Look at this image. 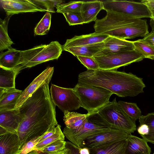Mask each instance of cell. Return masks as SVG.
<instances>
[{
    "instance_id": "1",
    "label": "cell",
    "mask_w": 154,
    "mask_h": 154,
    "mask_svg": "<svg viewBox=\"0 0 154 154\" xmlns=\"http://www.w3.org/2000/svg\"><path fill=\"white\" fill-rule=\"evenodd\" d=\"M50 81L42 84L19 108L23 116L17 132L21 149L25 143L51 131L58 124L49 88Z\"/></svg>"
},
{
    "instance_id": "2",
    "label": "cell",
    "mask_w": 154,
    "mask_h": 154,
    "mask_svg": "<svg viewBox=\"0 0 154 154\" xmlns=\"http://www.w3.org/2000/svg\"><path fill=\"white\" fill-rule=\"evenodd\" d=\"M79 84L104 88L119 97H134L143 92V79L117 70L87 69L78 75Z\"/></svg>"
},
{
    "instance_id": "3",
    "label": "cell",
    "mask_w": 154,
    "mask_h": 154,
    "mask_svg": "<svg viewBox=\"0 0 154 154\" xmlns=\"http://www.w3.org/2000/svg\"><path fill=\"white\" fill-rule=\"evenodd\" d=\"M63 50L62 46L58 41H54L48 45H41L28 50L21 51L19 63L14 69L18 74L21 70L26 68L57 59Z\"/></svg>"
},
{
    "instance_id": "4",
    "label": "cell",
    "mask_w": 154,
    "mask_h": 154,
    "mask_svg": "<svg viewBox=\"0 0 154 154\" xmlns=\"http://www.w3.org/2000/svg\"><path fill=\"white\" fill-rule=\"evenodd\" d=\"M88 113L85 122L79 129L72 130L65 127L63 130L65 137L79 148H82L84 140L88 137L106 131L111 128L98 111Z\"/></svg>"
},
{
    "instance_id": "5",
    "label": "cell",
    "mask_w": 154,
    "mask_h": 154,
    "mask_svg": "<svg viewBox=\"0 0 154 154\" xmlns=\"http://www.w3.org/2000/svg\"><path fill=\"white\" fill-rule=\"evenodd\" d=\"M74 88L79 97L81 107L88 113L98 111L108 104L113 94L101 87L80 85L78 83Z\"/></svg>"
},
{
    "instance_id": "6",
    "label": "cell",
    "mask_w": 154,
    "mask_h": 154,
    "mask_svg": "<svg viewBox=\"0 0 154 154\" xmlns=\"http://www.w3.org/2000/svg\"><path fill=\"white\" fill-rule=\"evenodd\" d=\"M98 112L111 128L131 134L136 129L135 122L127 114L116 98L100 109Z\"/></svg>"
},
{
    "instance_id": "7",
    "label": "cell",
    "mask_w": 154,
    "mask_h": 154,
    "mask_svg": "<svg viewBox=\"0 0 154 154\" xmlns=\"http://www.w3.org/2000/svg\"><path fill=\"white\" fill-rule=\"evenodd\" d=\"M103 10L140 19L152 18L147 6L142 2L127 1H102Z\"/></svg>"
},
{
    "instance_id": "8",
    "label": "cell",
    "mask_w": 154,
    "mask_h": 154,
    "mask_svg": "<svg viewBox=\"0 0 154 154\" xmlns=\"http://www.w3.org/2000/svg\"><path fill=\"white\" fill-rule=\"evenodd\" d=\"M98 64L100 69L117 70L123 66L140 61L145 58L135 50L111 54L95 56L93 57Z\"/></svg>"
},
{
    "instance_id": "9",
    "label": "cell",
    "mask_w": 154,
    "mask_h": 154,
    "mask_svg": "<svg viewBox=\"0 0 154 154\" xmlns=\"http://www.w3.org/2000/svg\"><path fill=\"white\" fill-rule=\"evenodd\" d=\"M50 92L54 104L63 112L76 110L81 107L74 88H64L52 84Z\"/></svg>"
},
{
    "instance_id": "10",
    "label": "cell",
    "mask_w": 154,
    "mask_h": 154,
    "mask_svg": "<svg viewBox=\"0 0 154 154\" xmlns=\"http://www.w3.org/2000/svg\"><path fill=\"white\" fill-rule=\"evenodd\" d=\"M131 133L111 128L108 130L89 136L85 139L82 143V148L89 149H98L116 142L127 139Z\"/></svg>"
},
{
    "instance_id": "11",
    "label": "cell",
    "mask_w": 154,
    "mask_h": 154,
    "mask_svg": "<svg viewBox=\"0 0 154 154\" xmlns=\"http://www.w3.org/2000/svg\"><path fill=\"white\" fill-rule=\"evenodd\" d=\"M0 2L7 16L23 13L45 12L30 0H0Z\"/></svg>"
},
{
    "instance_id": "12",
    "label": "cell",
    "mask_w": 154,
    "mask_h": 154,
    "mask_svg": "<svg viewBox=\"0 0 154 154\" xmlns=\"http://www.w3.org/2000/svg\"><path fill=\"white\" fill-rule=\"evenodd\" d=\"M54 71V67H48L36 77L30 85L23 91L15 106L19 108L23 104L43 83L51 81Z\"/></svg>"
},
{
    "instance_id": "13",
    "label": "cell",
    "mask_w": 154,
    "mask_h": 154,
    "mask_svg": "<svg viewBox=\"0 0 154 154\" xmlns=\"http://www.w3.org/2000/svg\"><path fill=\"white\" fill-rule=\"evenodd\" d=\"M103 50L96 56L105 55L135 50L133 41L109 36L104 41Z\"/></svg>"
},
{
    "instance_id": "14",
    "label": "cell",
    "mask_w": 154,
    "mask_h": 154,
    "mask_svg": "<svg viewBox=\"0 0 154 154\" xmlns=\"http://www.w3.org/2000/svg\"><path fill=\"white\" fill-rule=\"evenodd\" d=\"M22 119L19 108L0 110V127L9 132L17 134Z\"/></svg>"
},
{
    "instance_id": "15",
    "label": "cell",
    "mask_w": 154,
    "mask_h": 154,
    "mask_svg": "<svg viewBox=\"0 0 154 154\" xmlns=\"http://www.w3.org/2000/svg\"><path fill=\"white\" fill-rule=\"evenodd\" d=\"M109 35L95 32L88 34L75 35L66 40L62 46L63 50L72 47L82 46L103 42Z\"/></svg>"
},
{
    "instance_id": "16",
    "label": "cell",
    "mask_w": 154,
    "mask_h": 154,
    "mask_svg": "<svg viewBox=\"0 0 154 154\" xmlns=\"http://www.w3.org/2000/svg\"><path fill=\"white\" fill-rule=\"evenodd\" d=\"M21 151L17 134L8 132L0 135V154H20Z\"/></svg>"
},
{
    "instance_id": "17",
    "label": "cell",
    "mask_w": 154,
    "mask_h": 154,
    "mask_svg": "<svg viewBox=\"0 0 154 154\" xmlns=\"http://www.w3.org/2000/svg\"><path fill=\"white\" fill-rule=\"evenodd\" d=\"M23 91L16 89L0 88V110L14 109Z\"/></svg>"
},
{
    "instance_id": "18",
    "label": "cell",
    "mask_w": 154,
    "mask_h": 154,
    "mask_svg": "<svg viewBox=\"0 0 154 154\" xmlns=\"http://www.w3.org/2000/svg\"><path fill=\"white\" fill-rule=\"evenodd\" d=\"M139 119L138 133L147 142L154 143V113L142 115Z\"/></svg>"
},
{
    "instance_id": "19",
    "label": "cell",
    "mask_w": 154,
    "mask_h": 154,
    "mask_svg": "<svg viewBox=\"0 0 154 154\" xmlns=\"http://www.w3.org/2000/svg\"><path fill=\"white\" fill-rule=\"evenodd\" d=\"M103 10L102 1L95 0L83 1L80 11L84 23L95 21L97 16Z\"/></svg>"
},
{
    "instance_id": "20",
    "label": "cell",
    "mask_w": 154,
    "mask_h": 154,
    "mask_svg": "<svg viewBox=\"0 0 154 154\" xmlns=\"http://www.w3.org/2000/svg\"><path fill=\"white\" fill-rule=\"evenodd\" d=\"M147 142L130 134L127 139L125 154H151V149Z\"/></svg>"
},
{
    "instance_id": "21",
    "label": "cell",
    "mask_w": 154,
    "mask_h": 154,
    "mask_svg": "<svg viewBox=\"0 0 154 154\" xmlns=\"http://www.w3.org/2000/svg\"><path fill=\"white\" fill-rule=\"evenodd\" d=\"M21 51L12 47L0 55V67L9 69H14L19 64Z\"/></svg>"
},
{
    "instance_id": "22",
    "label": "cell",
    "mask_w": 154,
    "mask_h": 154,
    "mask_svg": "<svg viewBox=\"0 0 154 154\" xmlns=\"http://www.w3.org/2000/svg\"><path fill=\"white\" fill-rule=\"evenodd\" d=\"M104 46V42L87 45L71 47L64 51L68 52L75 56H83L93 57L101 51Z\"/></svg>"
},
{
    "instance_id": "23",
    "label": "cell",
    "mask_w": 154,
    "mask_h": 154,
    "mask_svg": "<svg viewBox=\"0 0 154 154\" xmlns=\"http://www.w3.org/2000/svg\"><path fill=\"white\" fill-rule=\"evenodd\" d=\"M64 113L63 121L66 127L72 130L79 129L85 122L89 113L82 114L77 112L66 111Z\"/></svg>"
},
{
    "instance_id": "24",
    "label": "cell",
    "mask_w": 154,
    "mask_h": 154,
    "mask_svg": "<svg viewBox=\"0 0 154 154\" xmlns=\"http://www.w3.org/2000/svg\"><path fill=\"white\" fill-rule=\"evenodd\" d=\"M127 139L102 148L89 149L90 154H125Z\"/></svg>"
},
{
    "instance_id": "25",
    "label": "cell",
    "mask_w": 154,
    "mask_h": 154,
    "mask_svg": "<svg viewBox=\"0 0 154 154\" xmlns=\"http://www.w3.org/2000/svg\"><path fill=\"white\" fill-rule=\"evenodd\" d=\"M12 16H7L4 19H0V51L8 50L11 48L14 42L9 37L8 31L9 20Z\"/></svg>"
},
{
    "instance_id": "26",
    "label": "cell",
    "mask_w": 154,
    "mask_h": 154,
    "mask_svg": "<svg viewBox=\"0 0 154 154\" xmlns=\"http://www.w3.org/2000/svg\"><path fill=\"white\" fill-rule=\"evenodd\" d=\"M14 69L0 67V88L11 89L15 88V79L17 75Z\"/></svg>"
},
{
    "instance_id": "27",
    "label": "cell",
    "mask_w": 154,
    "mask_h": 154,
    "mask_svg": "<svg viewBox=\"0 0 154 154\" xmlns=\"http://www.w3.org/2000/svg\"><path fill=\"white\" fill-rule=\"evenodd\" d=\"M135 50L144 58L154 60V48L143 41L142 39L133 41Z\"/></svg>"
},
{
    "instance_id": "28",
    "label": "cell",
    "mask_w": 154,
    "mask_h": 154,
    "mask_svg": "<svg viewBox=\"0 0 154 154\" xmlns=\"http://www.w3.org/2000/svg\"><path fill=\"white\" fill-rule=\"evenodd\" d=\"M118 102L127 114L135 122L142 116L141 111L136 103L122 101Z\"/></svg>"
},
{
    "instance_id": "29",
    "label": "cell",
    "mask_w": 154,
    "mask_h": 154,
    "mask_svg": "<svg viewBox=\"0 0 154 154\" xmlns=\"http://www.w3.org/2000/svg\"><path fill=\"white\" fill-rule=\"evenodd\" d=\"M51 12H46L35 28L34 33L35 35H43L48 33L51 26Z\"/></svg>"
},
{
    "instance_id": "30",
    "label": "cell",
    "mask_w": 154,
    "mask_h": 154,
    "mask_svg": "<svg viewBox=\"0 0 154 154\" xmlns=\"http://www.w3.org/2000/svg\"><path fill=\"white\" fill-rule=\"evenodd\" d=\"M83 1H71L57 6L56 8L57 13L63 14L66 13L80 12Z\"/></svg>"
},
{
    "instance_id": "31",
    "label": "cell",
    "mask_w": 154,
    "mask_h": 154,
    "mask_svg": "<svg viewBox=\"0 0 154 154\" xmlns=\"http://www.w3.org/2000/svg\"><path fill=\"white\" fill-rule=\"evenodd\" d=\"M57 126V129L56 133L52 136L38 143L35 147L34 150H39L57 140H64L65 136L61 131V126L58 124Z\"/></svg>"
},
{
    "instance_id": "32",
    "label": "cell",
    "mask_w": 154,
    "mask_h": 154,
    "mask_svg": "<svg viewBox=\"0 0 154 154\" xmlns=\"http://www.w3.org/2000/svg\"><path fill=\"white\" fill-rule=\"evenodd\" d=\"M39 8L45 11L50 12H55L54 8L58 5L63 3L65 1L63 0H30Z\"/></svg>"
},
{
    "instance_id": "33",
    "label": "cell",
    "mask_w": 154,
    "mask_h": 154,
    "mask_svg": "<svg viewBox=\"0 0 154 154\" xmlns=\"http://www.w3.org/2000/svg\"><path fill=\"white\" fill-rule=\"evenodd\" d=\"M66 141L64 140H58L47 145L42 149L36 151L42 153H50L59 151L64 149Z\"/></svg>"
},
{
    "instance_id": "34",
    "label": "cell",
    "mask_w": 154,
    "mask_h": 154,
    "mask_svg": "<svg viewBox=\"0 0 154 154\" xmlns=\"http://www.w3.org/2000/svg\"><path fill=\"white\" fill-rule=\"evenodd\" d=\"M63 14L69 26L82 25L84 23L80 12L66 13Z\"/></svg>"
},
{
    "instance_id": "35",
    "label": "cell",
    "mask_w": 154,
    "mask_h": 154,
    "mask_svg": "<svg viewBox=\"0 0 154 154\" xmlns=\"http://www.w3.org/2000/svg\"><path fill=\"white\" fill-rule=\"evenodd\" d=\"M76 57L87 69L97 70L99 69L98 64L93 57L83 56Z\"/></svg>"
},
{
    "instance_id": "36",
    "label": "cell",
    "mask_w": 154,
    "mask_h": 154,
    "mask_svg": "<svg viewBox=\"0 0 154 154\" xmlns=\"http://www.w3.org/2000/svg\"><path fill=\"white\" fill-rule=\"evenodd\" d=\"M42 136L34 138L25 143L22 148V151L20 154H27L34 150L36 145L39 142L40 139Z\"/></svg>"
},
{
    "instance_id": "37",
    "label": "cell",
    "mask_w": 154,
    "mask_h": 154,
    "mask_svg": "<svg viewBox=\"0 0 154 154\" xmlns=\"http://www.w3.org/2000/svg\"><path fill=\"white\" fill-rule=\"evenodd\" d=\"M66 147L68 154H80L79 148L70 141H66Z\"/></svg>"
},
{
    "instance_id": "38",
    "label": "cell",
    "mask_w": 154,
    "mask_h": 154,
    "mask_svg": "<svg viewBox=\"0 0 154 154\" xmlns=\"http://www.w3.org/2000/svg\"><path fill=\"white\" fill-rule=\"evenodd\" d=\"M141 2L147 6L151 14V18H154V0H143Z\"/></svg>"
},
{
    "instance_id": "39",
    "label": "cell",
    "mask_w": 154,
    "mask_h": 154,
    "mask_svg": "<svg viewBox=\"0 0 154 154\" xmlns=\"http://www.w3.org/2000/svg\"><path fill=\"white\" fill-rule=\"evenodd\" d=\"M142 40L154 48V32L151 31L145 36Z\"/></svg>"
},
{
    "instance_id": "40",
    "label": "cell",
    "mask_w": 154,
    "mask_h": 154,
    "mask_svg": "<svg viewBox=\"0 0 154 154\" xmlns=\"http://www.w3.org/2000/svg\"><path fill=\"white\" fill-rule=\"evenodd\" d=\"M27 154H68L67 149L66 147L62 150L55 152L50 153H42L39 152L35 150H34L30 152Z\"/></svg>"
},
{
    "instance_id": "41",
    "label": "cell",
    "mask_w": 154,
    "mask_h": 154,
    "mask_svg": "<svg viewBox=\"0 0 154 154\" xmlns=\"http://www.w3.org/2000/svg\"><path fill=\"white\" fill-rule=\"evenodd\" d=\"M80 154H90V150L86 147L79 148Z\"/></svg>"
},
{
    "instance_id": "42",
    "label": "cell",
    "mask_w": 154,
    "mask_h": 154,
    "mask_svg": "<svg viewBox=\"0 0 154 154\" xmlns=\"http://www.w3.org/2000/svg\"><path fill=\"white\" fill-rule=\"evenodd\" d=\"M149 24L152 28V31L153 32L154 31V18H150Z\"/></svg>"
},
{
    "instance_id": "43",
    "label": "cell",
    "mask_w": 154,
    "mask_h": 154,
    "mask_svg": "<svg viewBox=\"0 0 154 154\" xmlns=\"http://www.w3.org/2000/svg\"><path fill=\"white\" fill-rule=\"evenodd\" d=\"M153 154H154V153H153Z\"/></svg>"
},
{
    "instance_id": "44",
    "label": "cell",
    "mask_w": 154,
    "mask_h": 154,
    "mask_svg": "<svg viewBox=\"0 0 154 154\" xmlns=\"http://www.w3.org/2000/svg\"><path fill=\"white\" fill-rule=\"evenodd\" d=\"M153 32H154V31Z\"/></svg>"
}]
</instances>
